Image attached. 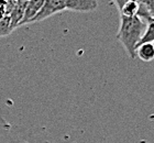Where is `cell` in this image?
Instances as JSON below:
<instances>
[{
  "mask_svg": "<svg viewBox=\"0 0 154 143\" xmlns=\"http://www.w3.org/2000/svg\"><path fill=\"white\" fill-rule=\"evenodd\" d=\"M120 28L117 40L122 45L131 58L137 57V48L146 29V22L139 16L120 18Z\"/></svg>",
  "mask_w": 154,
  "mask_h": 143,
  "instance_id": "6da1fadb",
  "label": "cell"
},
{
  "mask_svg": "<svg viewBox=\"0 0 154 143\" xmlns=\"http://www.w3.org/2000/svg\"><path fill=\"white\" fill-rule=\"evenodd\" d=\"M64 10H66L64 0H44V3H43V6L41 7L40 11H38L35 14V17L30 21V23L43 21V20L48 19V18L54 16L56 13H60V12H62V11H64Z\"/></svg>",
  "mask_w": 154,
  "mask_h": 143,
  "instance_id": "7a4b0ae2",
  "label": "cell"
},
{
  "mask_svg": "<svg viewBox=\"0 0 154 143\" xmlns=\"http://www.w3.org/2000/svg\"><path fill=\"white\" fill-rule=\"evenodd\" d=\"M66 10L76 12H91L98 8L97 0H64Z\"/></svg>",
  "mask_w": 154,
  "mask_h": 143,
  "instance_id": "3957f363",
  "label": "cell"
},
{
  "mask_svg": "<svg viewBox=\"0 0 154 143\" xmlns=\"http://www.w3.org/2000/svg\"><path fill=\"white\" fill-rule=\"evenodd\" d=\"M43 3H44V0H28V3H26V10H24L23 18L18 26L30 24V21H31V20L35 17L36 13L40 11L41 7L43 6Z\"/></svg>",
  "mask_w": 154,
  "mask_h": 143,
  "instance_id": "277c9868",
  "label": "cell"
},
{
  "mask_svg": "<svg viewBox=\"0 0 154 143\" xmlns=\"http://www.w3.org/2000/svg\"><path fill=\"white\" fill-rule=\"evenodd\" d=\"M137 57L143 62H151L154 60V48L152 42H145L138 45L137 48Z\"/></svg>",
  "mask_w": 154,
  "mask_h": 143,
  "instance_id": "5b68a950",
  "label": "cell"
},
{
  "mask_svg": "<svg viewBox=\"0 0 154 143\" xmlns=\"http://www.w3.org/2000/svg\"><path fill=\"white\" fill-rule=\"evenodd\" d=\"M145 22H146V29H145L144 34H143L139 44L154 41V16L149 17L148 19L145 20Z\"/></svg>",
  "mask_w": 154,
  "mask_h": 143,
  "instance_id": "8992f818",
  "label": "cell"
},
{
  "mask_svg": "<svg viewBox=\"0 0 154 143\" xmlns=\"http://www.w3.org/2000/svg\"><path fill=\"white\" fill-rule=\"evenodd\" d=\"M13 31V28L11 26V20L10 17L7 16L3 19L0 20V36H6L9 35Z\"/></svg>",
  "mask_w": 154,
  "mask_h": 143,
  "instance_id": "52a82bcc",
  "label": "cell"
},
{
  "mask_svg": "<svg viewBox=\"0 0 154 143\" xmlns=\"http://www.w3.org/2000/svg\"><path fill=\"white\" fill-rule=\"evenodd\" d=\"M140 6L143 7L151 16H154V0H137Z\"/></svg>",
  "mask_w": 154,
  "mask_h": 143,
  "instance_id": "ba28073f",
  "label": "cell"
},
{
  "mask_svg": "<svg viewBox=\"0 0 154 143\" xmlns=\"http://www.w3.org/2000/svg\"><path fill=\"white\" fill-rule=\"evenodd\" d=\"M115 1V3L117 5V7L119 8V10H121L123 7L127 5V3L130 1V0H113Z\"/></svg>",
  "mask_w": 154,
  "mask_h": 143,
  "instance_id": "9c48e42d",
  "label": "cell"
},
{
  "mask_svg": "<svg viewBox=\"0 0 154 143\" xmlns=\"http://www.w3.org/2000/svg\"><path fill=\"white\" fill-rule=\"evenodd\" d=\"M14 1H23V0H14Z\"/></svg>",
  "mask_w": 154,
  "mask_h": 143,
  "instance_id": "30bf717a",
  "label": "cell"
},
{
  "mask_svg": "<svg viewBox=\"0 0 154 143\" xmlns=\"http://www.w3.org/2000/svg\"><path fill=\"white\" fill-rule=\"evenodd\" d=\"M152 45H153V48H154V41H153V42H152Z\"/></svg>",
  "mask_w": 154,
  "mask_h": 143,
  "instance_id": "8fae6325",
  "label": "cell"
}]
</instances>
